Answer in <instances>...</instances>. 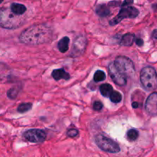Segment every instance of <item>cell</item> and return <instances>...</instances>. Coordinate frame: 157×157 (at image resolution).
Returning <instances> with one entry per match:
<instances>
[{"mask_svg":"<svg viewBox=\"0 0 157 157\" xmlns=\"http://www.w3.org/2000/svg\"><path fill=\"white\" fill-rule=\"evenodd\" d=\"M53 35L52 30L45 25H34L20 35L21 43L29 45H38L50 41Z\"/></svg>","mask_w":157,"mask_h":157,"instance_id":"6da1fadb","label":"cell"},{"mask_svg":"<svg viewBox=\"0 0 157 157\" xmlns=\"http://www.w3.org/2000/svg\"><path fill=\"white\" fill-rule=\"evenodd\" d=\"M24 20L19 15L12 12L10 9L0 8V27L7 29H15L22 25Z\"/></svg>","mask_w":157,"mask_h":157,"instance_id":"7a4b0ae2","label":"cell"},{"mask_svg":"<svg viewBox=\"0 0 157 157\" xmlns=\"http://www.w3.org/2000/svg\"><path fill=\"white\" fill-rule=\"evenodd\" d=\"M140 81L143 87L149 91L157 88V74L156 70L150 66L144 67L140 72Z\"/></svg>","mask_w":157,"mask_h":157,"instance_id":"3957f363","label":"cell"},{"mask_svg":"<svg viewBox=\"0 0 157 157\" xmlns=\"http://www.w3.org/2000/svg\"><path fill=\"white\" fill-rule=\"evenodd\" d=\"M95 143L101 150L107 153H117L121 151L119 145L115 141L104 135H97L95 136Z\"/></svg>","mask_w":157,"mask_h":157,"instance_id":"277c9868","label":"cell"},{"mask_svg":"<svg viewBox=\"0 0 157 157\" xmlns=\"http://www.w3.org/2000/svg\"><path fill=\"white\" fill-rule=\"evenodd\" d=\"M117 68L126 77H132L135 74V67L133 61L125 56H118L113 61Z\"/></svg>","mask_w":157,"mask_h":157,"instance_id":"5b68a950","label":"cell"},{"mask_svg":"<svg viewBox=\"0 0 157 157\" xmlns=\"http://www.w3.org/2000/svg\"><path fill=\"white\" fill-rule=\"evenodd\" d=\"M139 13V10L133 6L122 7L117 15L113 19L110 20V25H116L119 24L121 21H123L124 18H134L138 16Z\"/></svg>","mask_w":157,"mask_h":157,"instance_id":"8992f818","label":"cell"},{"mask_svg":"<svg viewBox=\"0 0 157 157\" xmlns=\"http://www.w3.org/2000/svg\"><path fill=\"white\" fill-rule=\"evenodd\" d=\"M108 71L110 78H112L113 82L119 86H124L127 84V78L117 68L114 63L111 62L109 64Z\"/></svg>","mask_w":157,"mask_h":157,"instance_id":"52a82bcc","label":"cell"},{"mask_svg":"<svg viewBox=\"0 0 157 157\" xmlns=\"http://www.w3.org/2000/svg\"><path fill=\"white\" fill-rule=\"evenodd\" d=\"M87 38L84 35H80L76 38L74 41L73 46H72L71 55L72 57H78L81 55L84 52L87 46Z\"/></svg>","mask_w":157,"mask_h":157,"instance_id":"ba28073f","label":"cell"},{"mask_svg":"<svg viewBox=\"0 0 157 157\" xmlns=\"http://www.w3.org/2000/svg\"><path fill=\"white\" fill-rule=\"evenodd\" d=\"M23 136L28 141L32 143H41L46 139L45 132L38 129H32L27 130L23 134Z\"/></svg>","mask_w":157,"mask_h":157,"instance_id":"9c48e42d","label":"cell"},{"mask_svg":"<svg viewBox=\"0 0 157 157\" xmlns=\"http://www.w3.org/2000/svg\"><path fill=\"white\" fill-rule=\"evenodd\" d=\"M146 111L152 116L157 115V92H153L147 98L145 104Z\"/></svg>","mask_w":157,"mask_h":157,"instance_id":"30bf717a","label":"cell"},{"mask_svg":"<svg viewBox=\"0 0 157 157\" xmlns=\"http://www.w3.org/2000/svg\"><path fill=\"white\" fill-rule=\"evenodd\" d=\"M52 75L54 78V79H55L56 81L61 79L68 80L71 78L70 75L67 72H66L64 69H56V70H54L52 71Z\"/></svg>","mask_w":157,"mask_h":157,"instance_id":"8fae6325","label":"cell"},{"mask_svg":"<svg viewBox=\"0 0 157 157\" xmlns=\"http://www.w3.org/2000/svg\"><path fill=\"white\" fill-rule=\"evenodd\" d=\"M10 10L16 15H21L26 12V7L22 4L19 3H12L10 6Z\"/></svg>","mask_w":157,"mask_h":157,"instance_id":"7c38bea8","label":"cell"},{"mask_svg":"<svg viewBox=\"0 0 157 157\" xmlns=\"http://www.w3.org/2000/svg\"><path fill=\"white\" fill-rule=\"evenodd\" d=\"M135 35L131 33L125 34L122 36L121 40V44L123 46H131L135 41Z\"/></svg>","mask_w":157,"mask_h":157,"instance_id":"4fadbf2b","label":"cell"},{"mask_svg":"<svg viewBox=\"0 0 157 157\" xmlns=\"http://www.w3.org/2000/svg\"><path fill=\"white\" fill-rule=\"evenodd\" d=\"M96 13L101 17H107L110 14V11L107 5L101 4L97 6Z\"/></svg>","mask_w":157,"mask_h":157,"instance_id":"5bb4252c","label":"cell"},{"mask_svg":"<svg viewBox=\"0 0 157 157\" xmlns=\"http://www.w3.org/2000/svg\"><path fill=\"white\" fill-rule=\"evenodd\" d=\"M10 69L6 64L0 62V81L7 79L10 76Z\"/></svg>","mask_w":157,"mask_h":157,"instance_id":"9a60e30c","label":"cell"},{"mask_svg":"<svg viewBox=\"0 0 157 157\" xmlns=\"http://www.w3.org/2000/svg\"><path fill=\"white\" fill-rule=\"evenodd\" d=\"M69 42H70V38L68 37L65 36L64 38H61L59 41L58 44V50L61 52V53H64L68 50L69 47Z\"/></svg>","mask_w":157,"mask_h":157,"instance_id":"2e32d148","label":"cell"},{"mask_svg":"<svg viewBox=\"0 0 157 157\" xmlns=\"http://www.w3.org/2000/svg\"><path fill=\"white\" fill-rule=\"evenodd\" d=\"M100 91L104 97H110V94L113 92V87L109 84H104L100 87Z\"/></svg>","mask_w":157,"mask_h":157,"instance_id":"e0dca14e","label":"cell"},{"mask_svg":"<svg viewBox=\"0 0 157 157\" xmlns=\"http://www.w3.org/2000/svg\"><path fill=\"white\" fill-rule=\"evenodd\" d=\"M110 98L112 102L117 104V103L121 102V100H122V95L120 92L117 91V90H113V92L110 94Z\"/></svg>","mask_w":157,"mask_h":157,"instance_id":"ac0fdd59","label":"cell"},{"mask_svg":"<svg viewBox=\"0 0 157 157\" xmlns=\"http://www.w3.org/2000/svg\"><path fill=\"white\" fill-rule=\"evenodd\" d=\"M32 104L31 103H22V104H19L17 108V110L19 113H25V112L29 111L32 109Z\"/></svg>","mask_w":157,"mask_h":157,"instance_id":"d6986e66","label":"cell"},{"mask_svg":"<svg viewBox=\"0 0 157 157\" xmlns=\"http://www.w3.org/2000/svg\"><path fill=\"white\" fill-rule=\"evenodd\" d=\"M139 136V132L135 129H131L127 133V137L130 141H134Z\"/></svg>","mask_w":157,"mask_h":157,"instance_id":"ffe728a7","label":"cell"},{"mask_svg":"<svg viewBox=\"0 0 157 157\" xmlns=\"http://www.w3.org/2000/svg\"><path fill=\"white\" fill-rule=\"evenodd\" d=\"M106 78V75L103 71L98 70L95 72L94 75V80L96 82H100V81H102L104 80H105Z\"/></svg>","mask_w":157,"mask_h":157,"instance_id":"44dd1931","label":"cell"},{"mask_svg":"<svg viewBox=\"0 0 157 157\" xmlns=\"http://www.w3.org/2000/svg\"><path fill=\"white\" fill-rule=\"evenodd\" d=\"M18 90L17 88H15V87L9 89V91H8L7 93L8 97H9L10 99H15V98H17V96H18Z\"/></svg>","mask_w":157,"mask_h":157,"instance_id":"7402d4cb","label":"cell"},{"mask_svg":"<svg viewBox=\"0 0 157 157\" xmlns=\"http://www.w3.org/2000/svg\"><path fill=\"white\" fill-rule=\"evenodd\" d=\"M78 133H79V132H78V130L75 128H71L67 131V136H68L69 137H72V138L78 136Z\"/></svg>","mask_w":157,"mask_h":157,"instance_id":"603a6c76","label":"cell"},{"mask_svg":"<svg viewBox=\"0 0 157 157\" xmlns=\"http://www.w3.org/2000/svg\"><path fill=\"white\" fill-rule=\"evenodd\" d=\"M94 110H98V111H100L101 109L103 108V104L101 101H95L94 104L93 105Z\"/></svg>","mask_w":157,"mask_h":157,"instance_id":"cb8c5ba5","label":"cell"},{"mask_svg":"<svg viewBox=\"0 0 157 157\" xmlns=\"http://www.w3.org/2000/svg\"><path fill=\"white\" fill-rule=\"evenodd\" d=\"M133 0H124L122 3V7H125V6H130V5L133 4Z\"/></svg>","mask_w":157,"mask_h":157,"instance_id":"d4e9b609","label":"cell"},{"mask_svg":"<svg viewBox=\"0 0 157 157\" xmlns=\"http://www.w3.org/2000/svg\"><path fill=\"white\" fill-rule=\"evenodd\" d=\"M135 42H136V44H137L138 46H140V47L144 44V41H143V39H141V38H136V39H135Z\"/></svg>","mask_w":157,"mask_h":157,"instance_id":"484cf974","label":"cell"},{"mask_svg":"<svg viewBox=\"0 0 157 157\" xmlns=\"http://www.w3.org/2000/svg\"><path fill=\"white\" fill-rule=\"evenodd\" d=\"M132 107H133V108L136 109L140 107V104L138 102H133V104H132Z\"/></svg>","mask_w":157,"mask_h":157,"instance_id":"4316f807","label":"cell"},{"mask_svg":"<svg viewBox=\"0 0 157 157\" xmlns=\"http://www.w3.org/2000/svg\"><path fill=\"white\" fill-rule=\"evenodd\" d=\"M153 37L154 38H156V39H157V29H155V30L153 32Z\"/></svg>","mask_w":157,"mask_h":157,"instance_id":"83f0119b","label":"cell"},{"mask_svg":"<svg viewBox=\"0 0 157 157\" xmlns=\"http://www.w3.org/2000/svg\"><path fill=\"white\" fill-rule=\"evenodd\" d=\"M3 1H4V0H0V4H1V3H2V2H3Z\"/></svg>","mask_w":157,"mask_h":157,"instance_id":"f1b7e54d","label":"cell"}]
</instances>
